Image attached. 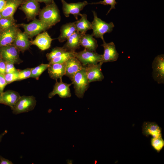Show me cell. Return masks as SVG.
I'll return each mask as SVG.
<instances>
[{
  "instance_id": "obj_1",
  "label": "cell",
  "mask_w": 164,
  "mask_h": 164,
  "mask_svg": "<svg viewBox=\"0 0 164 164\" xmlns=\"http://www.w3.org/2000/svg\"><path fill=\"white\" fill-rule=\"evenodd\" d=\"M39 15V19L50 28L61 20L59 10L54 1L41 9Z\"/></svg>"
},
{
  "instance_id": "obj_2",
  "label": "cell",
  "mask_w": 164,
  "mask_h": 164,
  "mask_svg": "<svg viewBox=\"0 0 164 164\" xmlns=\"http://www.w3.org/2000/svg\"><path fill=\"white\" fill-rule=\"evenodd\" d=\"M94 19L91 22L92 29L93 30L92 34L96 38H100L104 40V35L110 33L113 30L114 25L112 22L107 23L98 17L97 13L94 11H92Z\"/></svg>"
},
{
  "instance_id": "obj_3",
  "label": "cell",
  "mask_w": 164,
  "mask_h": 164,
  "mask_svg": "<svg viewBox=\"0 0 164 164\" xmlns=\"http://www.w3.org/2000/svg\"><path fill=\"white\" fill-rule=\"evenodd\" d=\"M72 81V84L73 85L75 95L79 98H82L89 86L85 67L75 74Z\"/></svg>"
},
{
  "instance_id": "obj_4",
  "label": "cell",
  "mask_w": 164,
  "mask_h": 164,
  "mask_svg": "<svg viewBox=\"0 0 164 164\" xmlns=\"http://www.w3.org/2000/svg\"><path fill=\"white\" fill-rule=\"evenodd\" d=\"M36 101L33 96H21L15 105L11 108L13 114H18L33 110Z\"/></svg>"
},
{
  "instance_id": "obj_5",
  "label": "cell",
  "mask_w": 164,
  "mask_h": 164,
  "mask_svg": "<svg viewBox=\"0 0 164 164\" xmlns=\"http://www.w3.org/2000/svg\"><path fill=\"white\" fill-rule=\"evenodd\" d=\"M18 25L24 29V32L31 39L50 28L40 20L36 18L28 24L22 23L18 24Z\"/></svg>"
},
{
  "instance_id": "obj_6",
  "label": "cell",
  "mask_w": 164,
  "mask_h": 164,
  "mask_svg": "<svg viewBox=\"0 0 164 164\" xmlns=\"http://www.w3.org/2000/svg\"><path fill=\"white\" fill-rule=\"evenodd\" d=\"M74 56L84 66L87 65L96 64L100 62L102 55L84 49L78 52H75Z\"/></svg>"
},
{
  "instance_id": "obj_7",
  "label": "cell",
  "mask_w": 164,
  "mask_h": 164,
  "mask_svg": "<svg viewBox=\"0 0 164 164\" xmlns=\"http://www.w3.org/2000/svg\"><path fill=\"white\" fill-rule=\"evenodd\" d=\"M152 77L158 84H164V55L156 56L152 64Z\"/></svg>"
},
{
  "instance_id": "obj_8",
  "label": "cell",
  "mask_w": 164,
  "mask_h": 164,
  "mask_svg": "<svg viewBox=\"0 0 164 164\" xmlns=\"http://www.w3.org/2000/svg\"><path fill=\"white\" fill-rule=\"evenodd\" d=\"M19 52L12 44L0 47V54L2 58L14 64H19L23 61L19 57Z\"/></svg>"
},
{
  "instance_id": "obj_9",
  "label": "cell",
  "mask_w": 164,
  "mask_h": 164,
  "mask_svg": "<svg viewBox=\"0 0 164 164\" xmlns=\"http://www.w3.org/2000/svg\"><path fill=\"white\" fill-rule=\"evenodd\" d=\"M60 0L62 3V10L64 16L66 17H68L70 14H72L77 20L78 19V16H80L81 14L80 13V11L88 4L86 1L77 3H68L64 0Z\"/></svg>"
},
{
  "instance_id": "obj_10",
  "label": "cell",
  "mask_w": 164,
  "mask_h": 164,
  "mask_svg": "<svg viewBox=\"0 0 164 164\" xmlns=\"http://www.w3.org/2000/svg\"><path fill=\"white\" fill-rule=\"evenodd\" d=\"M19 9L24 13L28 21L36 18L41 10L39 3L35 0H27Z\"/></svg>"
},
{
  "instance_id": "obj_11",
  "label": "cell",
  "mask_w": 164,
  "mask_h": 164,
  "mask_svg": "<svg viewBox=\"0 0 164 164\" xmlns=\"http://www.w3.org/2000/svg\"><path fill=\"white\" fill-rule=\"evenodd\" d=\"M103 42V43L101 46L104 48V52L100 62L103 63L117 61L119 57V54L114 43L112 42L107 43L104 40Z\"/></svg>"
},
{
  "instance_id": "obj_12",
  "label": "cell",
  "mask_w": 164,
  "mask_h": 164,
  "mask_svg": "<svg viewBox=\"0 0 164 164\" xmlns=\"http://www.w3.org/2000/svg\"><path fill=\"white\" fill-rule=\"evenodd\" d=\"M16 24L4 31L0 34V47L12 44L20 30Z\"/></svg>"
},
{
  "instance_id": "obj_13",
  "label": "cell",
  "mask_w": 164,
  "mask_h": 164,
  "mask_svg": "<svg viewBox=\"0 0 164 164\" xmlns=\"http://www.w3.org/2000/svg\"><path fill=\"white\" fill-rule=\"evenodd\" d=\"M103 63L100 62L95 64L87 65L85 67L87 78L89 83L101 81L104 78L102 72Z\"/></svg>"
},
{
  "instance_id": "obj_14",
  "label": "cell",
  "mask_w": 164,
  "mask_h": 164,
  "mask_svg": "<svg viewBox=\"0 0 164 164\" xmlns=\"http://www.w3.org/2000/svg\"><path fill=\"white\" fill-rule=\"evenodd\" d=\"M59 82L56 80L53 91L49 93L48 97L51 98L56 94L62 98L70 97L71 96L70 87L72 84H67L63 83L62 78L60 79Z\"/></svg>"
},
{
  "instance_id": "obj_15",
  "label": "cell",
  "mask_w": 164,
  "mask_h": 164,
  "mask_svg": "<svg viewBox=\"0 0 164 164\" xmlns=\"http://www.w3.org/2000/svg\"><path fill=\"white\" fill-rule=\"evenodd\" d=\"M65 63L66 65L65 75L68 77L71 81L75 74L84 67L74 56L70 57Z\"/></svg>"
},
{
  "instance_id": "obj_16",
  "label": "cell",
  "mask_w": 164,
  "mask_h": 164,
  "mask_svg": "<svg viewBox=\"0 0 164 164\" xmlns=\"http://www.w3.org/2000/svg\"><path fill=\"white\" fill-rule=\"evenodd\" d=\"M28 35L25 32H22L21 30L18 33L17 36L14 41L13 45L20 52L23 53L28 50L30 46L32 45L31 41L29 40Z\"/></svg>"
},
{
  "instance_id": "obj_17",
  "label": "cell",
  "mask_w": 164,
  "mask_h": 164,
  "mask_svg": "<svg viewBox=\"0 0 164 164\" xmlns=\"http://www.w3.org/2000/svg\"><path fill=\"white\" fill-rule=\"evenodd\" d=\"M53 39L47 32L45 31L38 35L31 42L32 45L36 46L42 50H44L50 47Z\"/></svg>"
},
{
  "instance_id": "obj_18",
  "label": "cell",
  "mask_w": 164,
  "mask_h": 164,
  "mask_svg": "<svg viewBox=\"0 0 164 164\" xmlns=\"http://www.w3.org/2000/svg\"><path fill=\"white\" fill-rule=\"evenodd\" d=\"M143 134L147 137L151 135L152 137H162V129L155 122H144L142 126Z\"/></svg>"
},
{
  "instance_id": "obj_19",
  "label": "cell",
  "mask_w": 164,
  "mask_h": 164,
  "mask_svg": "<svg viewBox=\"0 0 164 164\" xmlns=\"http://www.w3.org/2000/svg\"><path fill=\"white\" fill-rule=\"evenodd\" d=\"M27 0H6V4L3 10L1 12L2 17H11L17 9Z\"/></svg>"
},
{
  "instance_id": "obj_20",
  "label": "cell",
  "mask_w": 164,
  "mask_h": 164,
  "mask_svg": "<svg viewBox=\"0 0 164 164\" xmlns=\"http://www.w3.org/2000/svg\"><path fill=\"white\" fill-rule=\"evenodd\" d=\"M82 34L76 31L67 40L66 43L63 47L67 51L75 52V50L80 48V39Z\"/></svg>"
},
{
  "instance_id": "obj_21",
  "label": "cell",
  "mask_w": 164,
  "mask_h": 164,
  "mask_svg": "<svg viewBox=\"0 0 164 164\" xmlns=\"http://www.w3.org/2000/svg\"><path fill=\"white\" fill-rule=\"evenodd\" d=\"M20 97L19 93L16 91L11 90H7L2 94L0 104L9 106L11 108Z\"/></svg>"
},
{
  "instance_id": "obj_22",
  "label": "cell",
  "mask_w": 164,
  "mask_h": 164,
  "mask_svg": "<svg viewBox=\"0 0 164 164\" xmlns=\"http://www.w3.org/2000/svg\"><path fill=\"white\" fill-rule=\"evenodd\" d=\"M65 68L66 65L64 63L49 64L47 69L50 77L57 80L59 78H62L63 76L65 75Z\"/></svg>"
},
{
  "instance_id": "obj_23",
  "label": "cell",
  "mask_w": 164,
  "mask_h": 164,
  "mask_svg": "<svg viewBox=\"0 0 164 164\" xmlns=\"http://www.w3.org/2000/svg\"><path fill=\"white\" fill-rule=\"evenodd\" d=\"M75 21L67 23L62 25L60 29V34L57 39L59 42L62 43L76 31L75 26Z\"/></svg>"
},
{
  "instance_id": "obj_24",
  "label": "cell",
  "mask_w": 164,
  "mask_h": 164,
  "mask_svg": "<svg viewBox=\"0 0 164 164\" xmlns=\"http://www.w3.org/2000/svg\"><path fill=\"white\" fill-rule=\"evenodd\" d=\"M93 36L92 34L85 33L82 35L80 39V46L89 50L96 52L98 44L97 41Z\"/></svg>"
},
{
  "instance_id": "obj_25",
  "label": "cell",
  "mask_w": 164,
  "mask_h": 164,
  "mask_svg": "<svg viewBox=\"0 0 164 164\" xmlns=\"http://www.w3.org/2000/svg\"><path fill=\"white\" fill-rule=\"evenodd\" d=\"M80 19L75 21V26L76 31L82 34L86 33L89 30L92 29L91 22L87 20V15L86 14H81Z\"/></svg>"
},
{
  "instance_id": "obj_26",
  "label": "cell",
  "mask_w": 164,
  "mask_h": 164,
  "mask_svg": "<svg viewBox=\"0 0 164 164\" xmlns=\"http://www.w3.org/2000/svg\"><path fill=\"white\" fill-rule=\"evenodd\" d=\"M75 52L67 51L60 56L53 59L49 62V64L50 65L56 63H64L70 57L74 56Z\"/></svg>"
},
{
  "instance_id": "obj_27",
  "label": "cell",
  "mask_w": 164,
  "mask_h": 164,
  "mask_svg": "<svg viewBox=\"0 0 164 164\" xmlns=\"http://www.w3.org/2000/svg\"><path fill=\"white\" fill-rule=\"evenodd\" d=\"M16 20L14 17H2L0 19V30L4 31L16 24Z\"/></svg>"
},
{
  "instance_id": "obj_28",
  "label": "cell",
  "mask_w": 164,
  "mask_h": 164,
  "mask_svg": "<svg viewBox=\"0 0 164 164\" xmlns=\"http://www.w3.org/2000/svg\"><path fill=\"white\" fill-rule=\"evenodd\" d=\"M49 66V64H41L36 67L31 68L30 77L34 78L37 80L43 72L47 69Z\"/></svg>"
},
{
  "instance_id": "obj_29",
  "label": "cell",
  "mask_w": 164,
  "mask_h": 164,
  "mask_svg": "<svg viewBox=\"0 0 164 164\" xmlns=\"http://www.w3.org/2000/svg\"><path fill=\"white\" fill-rule=\"evenodd\" d=\"M67 51L63 47H56L52 51L46 54L48 60L50 62L54 58L58 57L66 52Z\"/></svg>"
},
{
  "instance_id": "obj_30",
  "label": "cell",
  "mask_w": 164,
  "mask_h": 164,
  "mask_svg": "<svg viewBox=\"0 0 164 164\" xmlns=\"http://www.w3.org/2000/svg\"><path fill=\"white\" fill-rule=\"evenodd\" d=\"M151 143L152 148L158 152H159L164 146V141L162 137H152Z\"/></svg>"
},
{
  "instance_id": "obj_31",
  "label": "cell",
  "mask_w": 164,
  "mask_h": 164,
  "mask_svg": "<svg viewBox=\"0 0 164 164\" xmlns=\"http://www.w3.org/2000/svg\"><path fill=\"white\" fill-rule=\"evenodd\" d=\"M117 4V2H116V0H104L103 1H100L98 2H92L90 4L92 5L101 4L105 5H110L111 6V8L106 14V15H107L112 9H115V5Z\"/></svg>"
},
{
  "instance_id": "obj_32",
  "label": "cell",
  "mask_w": 164,
  "mask_h": 164,
  "mask_svg": "<svg viewBox=\"0 0 164 164\" xmlns=\"http://www.w3.org/2000/svg\"><path fill=\"white\" fill-rule=\"evenodd\" d=\"M19 70L18 72L11 73H6L4 75L7 84L14 81H17L19 76Z\"/></svg>"
},
{
  "instance_id": "obj_33",
  "label": "cell",
  "mask_w": 164,
  "mask_h": 164,
  "mask_svg": "<svg viewBox=\"0 0 164 164\" xmlns=\"http://www.w3.org/2000/svg\"><path fill=\"white\" fill-rule=\"evenodd\" d=\"M31 68H27L24 70H19L17 80H21L30 77Z\"/></svg>"
},
{
  "instance_id": "obj_34",
  "label": "cell",
  "mask_w": 164,
  "mask_h": 164,
  "mask_svg": "<svg viewBox=\"0 0 164 164\" xmlns=\"http://www.w3.org/2000/svg\"><path fill=\"white\" fill-rule=\"evenodd\" d=\"M19 70L16 69L14 64L12 63L6 61V73L16 72Z\"/></svg>"
},
{
  "instance_id": "obj_35",
  "label": "cell",
  "mask_w": 164,
  "mask_h": 164,
  "mask_svg": "<svg viewBox=\"0 0 164 164\" xmlns=\"http://www.w3.org/2000/svg\"><path fill=\"white\" fill-rule=\"evenodd\" d=\"M4 75L0 74V92L2 94L5 86L7 85Z\"/></svg>"
},
{
  "instance_id": "obj_36",
  "label": "cell",
  "mask_w": 164,
  "mask_h": 164,
  "mask_svg": "<svg viewBox=\"0 0 164 164\" xmlns=\"http://www.w3.org/2000/svg\"><path fill=\"white\" fill-rule=\"evenodd\" d=\"M6 73V61L2 58L0 61V74L5 75Z\"/></svg>"
},
{
  "instance_id": "obj_37",
  "label": "cell",
  "mask_w": 164,
  "mask_h": 164,
  "mask_svg": "<svg viewBox=\"0 0 164 164\" xmlns=\"http://www.w3.org/2000/svg\"><path fill=\"white\" fill-rule=\"evenodd\" d=\"M12 162L9 160L0 156V164H13Z\"/></svg>"
},
{
  "instance_id": "obj_38",
  "label": "cell",
  "mask_w": 164,
  "mask_h": 164,
  "mask_svg": "<svg viewBox=\"0 0 164 164\" xmlns=\"http://www.w3.org/2000/svg\"><path fill=\"white\" fill-rule=\"evenodd\" d=\"M6 4V0H0V12H1L5 9Z\"/></svg>"
},
{
  "instance_id": "obj_39",
  "label": "cell",
  "mask_w": 164,
  "mask_h": 164,
  "mask_svg": "<svg viewBox=\"0 0 164 164\" xmlns=\"http://www.w3.org/2000/svg\"><path fill=\"white\" fill-rule=\"evenodd\" d=\"M38 2H43L46 5L51 3L54 0H35Z\"/></svg>"
},
{
  "instance_id": "obj_40",
  "label": "cell",
  "mask_w": 164,
  "mask_h": 164,
  "mask_svg": "<svg viewBox=\"0 0 164 164\" xmlns=\"http://www.w3.org/2000/svg\"><path fill=\"white\" fill-rule=\"evenodd\" d=\"M7 132V131L6 130L5 131L2 133L0 134V142L2 140V139L3 137L6 134Z\"/></svg>"
},
{
  "instance_id": "obj_41",
  "label": "cell",
  "mask_w": 164,
  "mask_h": 164,
  "mask_svg": "<svg viewBox=\"0 0 164 164\" xmlns=\"http://www.w3.org/2000/svg\"><path fill=\"white\" fill-rule=\"evenodd\" d=\"M2 93L0 92V104L1 103Z\"/></svg>"
},
{
  "instance_id": "obj_42",
  "label": "cell",
  "mask_w": 164,
  "mask_h": 164,
  "mask_svg": "<svg viewBox=\"0 0 164 164\" xmlns=\"http://www.w3.org/2000/svg\"><path fill=\"white\" fill-rule=\"evenodd\" d=\"M2 18V16L1 13V12H0V19H1Z\"/></svg>"
},
{
  "instance_id": "obj_43",
  "label": "cell",
  "mask_w": 164,
  "mask_h": 164,
  "mask_svg": "<svg viewBox=\"0 0 164 164\" xmlns=\"http://www.w3.org/2000/svg\"><path fill=\"white\" fill-rule=\"evenodd\" d=\"M2 56L0 54V61H1V59H2Z\"/></svg>"
},
{
  "instance_id": "obj_44",
  "label": "cell",
  "mask_w": 164,
  "mask_h": 164,
  "mask_svg": "<svg viewBox=\"0 0 164 164\" xmlns=\"http://www.w3.org/2000/svg\"><path fill=\"white\" fill-rule=\"evenodd\" d=\"M1 32H2V31H1V30H0V33H1Z\"/></svg>"
}]
</instances>
